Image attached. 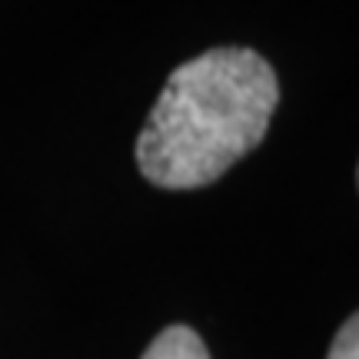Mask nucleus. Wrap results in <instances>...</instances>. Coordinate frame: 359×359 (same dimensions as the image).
Returning a JSON list of instances; mask_svg holds the SVG:
<instances>
[{
    "instance_id": "f257e3e1",
    "label": "nucleus",
    "mask_w": 359,
    "mask_h": 359,
    "mask_svg": "<svg viewBox=\"0 0 359 359\" xmlns=\"http://www.w3.org/2000/svg\"><path fill=\"white\" fill-rule=\"evenodd\" d=\"M280 80L259 53L217 47L180 64L137 137V167L154 187L196 190L266 137Z\"/></svg>"
},
{
    "instance_id": "f03ea898",
    "label": "nucleus",
    "mask_w": 359,
    "mask_h": 359,
    "mask_svg": "<svg viewBox=\"0 0 359 359\" xmlns=\"http://www.w3.org/2000/svg\"><path fill=\"white\" fill-rule=\"evenodd\" d=\"M140 359H210V353L190 326H167Z\"/></svg>"
},
{
    "instance_id": "7ed1b4c3",
    "label": "nucleus",
    "mask_w": 359,
    "mask_h": 359,
    "mask_svg": "<svg viewBox=\"0 0 359 359\" xmlns=\"http://www.w3.org/2000/svg\"><path fill=\"white\" fill-rule=\"evenodd\" d=\"M326 359H359V313H353V316L343 323V330L336 333Z\"/></svg>"
}]
</instances>
